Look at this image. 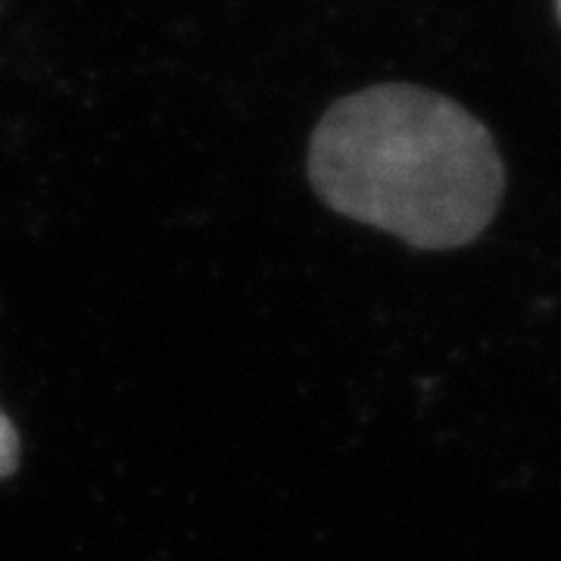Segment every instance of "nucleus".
Wrapping results in <instances>:
<instances>
[{"label": "nucleus", "instance_id": "f257e3e1", "mask_svg": "<svg viewBox=\"0 0 561 561\" xmlns=\"http://www.w3.org/2000/svg\"><path fill=\"white\" fill-rule=\"evenodd\" d=\"M309 181L346 219L415 250H456L496 216L505 165L490 128L465 106L415 84H378L321 116Z\"/></svg>", "mask_w": 561, "mask_h": 561}, {"label": "nucleus", "instance_id": "f03ea898", "mask_svg": "<svg viewBox=\"0 0 561 561\" xmlns=\"http://www.w3.org/2000/svg\"><path fill=\"white\" fill-rule=\"evenodd\" d=\"M20 465V434L13 427V421L0 412V481L10 478Z\"/></svg>", "mask_w": 561, "mask_h": 561}, {"label": "nucleus", "instance_id": "7ed1b4c3", "mask_svg": "<svg viewBox=\"0 0 561 561\" xmlns=\"http://www.w3.org/2000/svg\"><path fill=\"white\" fill-rule=\"evenodd\" d=\"M559 13H561V0H559Z\"/></svg>", "mask_w": 561, "mask_h": 561}]
</instances>
